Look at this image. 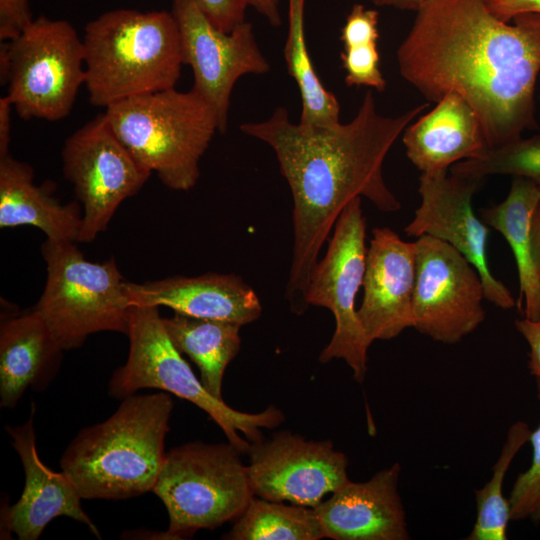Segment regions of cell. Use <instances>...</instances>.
Returning a JSON list of instances; mask_svg holds the SVG:
<instances>
[{
  "mask_svg": "<svg viewBox=\"0 0 540 540\" xmlns=\"http://www.w3.org/2000/svg\"><path fill=\"white\" fill-rule=\"evenodd\" d=\"M397 50L401 76L427 100L454 92L476 111L488 149L537 127L540 14L509 22L486 0H424Z\"/></svg>",
  "mask_w": 540,
  "mask_h": 540,
  "instance_id": "cell-1",
  "label": "cell"
},
{
  "mask_svg": "<svg viewBox=\"0 0 540 540\" xmlns=\"http://www.w3.org/2000/svg\"><path fill=\"white\" fill-rule=\"evenodd\" d=\"M427 107L385 116L367 91L354 118L344 124L293 123L280 106L265 121L240 125L245 135L272 148L292 194L293 247L285 297L293 312L308 307L306 290L318 255L354 198L365 197L383 212L401 208L385 183L383 163L397 138Z\"/></svg>",
  "mask_w": 540,
  "mask_h": 540,
  "instance_id": "cell-2",
  "label": "cell"
},
{
  "mask_svg": "<svg viewBox=\"0 0 540 540\" xmlns=\"http://www.w3.org/2000/svg\"><path fill=\"white\" fill-rule=\"evenodd\" d=\"M173 407L164 391L135 393L106 420L81 429L60 459L81 498L123 500L152 491Z\"/></svg>",
  "mask_w": 540,
  "mask_h": 540,
  "instance_id": "cell-3",
  "label": "cell"
},
{
  "mask_svg": "<svg viewBox=\"0 0 540 540\" xmlns=\"http://www.w3.org/2000/svg\"><path fill=\"white\" fill-rule=\"evenodd\" d=\"M82 41L84 85L94 106L175 88L181 76V38L172 12L107 11L87 23Z\"/></svg>",
  "mask_w": 540,
  "mask_h": 540,
  "instance_id": "cell-4",
  "label": "cell"
},
{
  "mask_svg": "<svg viewBox=\"0 0 540 540\" xmlns=\"http://www.w3.org/2000/svg\"><path fill=\"white\" fill-rule=\"evenodd\" d=\"M104 113L134 158L166 187L196 185L200 160L219 131L215 111L199 93L171 88L125 99Z\"/></svg>",
  "mask_w": 540,
  "mask_h": 540,
  "instance_id": "cell-5",
  "label": "cell"
},
{
  "mask_svg": "<svg viewBox=\"0 0 540 540\" xmlns=\"http://www.w3.org/2000/svg\"><path fill=\"white\" fill-rule=\"evenodd\" d=\"M127 337V360L108 382L111 397L122 400L146 388L169 392L205 411L241 453L249 452L250 442L262 440V428L271 429L284 421L276 407L241 412L210 394L172 343L158 307L131 306Z\"/></svg>",
  "mask_w": 540,
  "mask_h": 540,
  "instance_id": "cell-6",
  "label": "cell"
},
{
  "mask_svg": "<svg viewBox=\"0 0 540 540\" xmlns=\"http://www.w3.org/2000/svg\"><path fill=\"white\" fill-rule=\"evenodd\" d=\"M77 242L46 239L41 254L47 277L35 306L64 350L98 332L127 336L130 305L114 259L87 260Z\"/></svg>",
  "mask_w": 540,
  "mask_h": 540,
  "instance_id": "cell-7",
  "label": "cell"
},
{
  "mask_svg": "<svg viewBox=\"0 0 540 540\" xmlns=\"http://www.w3.org/2000/svg\"><path fill=\"white\" fill-rule=\"evenodd\" d=\"M241 452L231 443L193 441L166 452L152 489L169 516L172 539L237 519L254 492Z\"/></svg>",
  "mask_w": 540,
  "mask_h": 540,
  "instance_id": "cell-8",
  "label": "cell"
},
{
  "mask_svg": "<svg viewBox=\"0 0 540 540\" xmlns=\"http://www.w3.org/2000/svg\"><path fill=\"white\" fill-rule=\"evenodd\" d=\"M82 38L66 20L44 15L0 48L1 84L18 116L57 121L71 112L85 84Z\"/></svg>",
  "mask_w": 540,
  "mask_h": 540,
  "instance_id": "cell-9",
  "label": "cell"
},
{
  "mask_svg": "<svg viewBox=\"0 0 540 540\" xmlns=\"http://www.w3.org/2000/svg\"><path fill=\"white\" fill-rule=\"evenodd\" d=\"M365 239L366 221L361 197H357L339 215L326 254L311 272L305 296L307 306L327 308L335 318V331L319 360L343 359L358 383L366 377L371 345L355 307L365 274Z\"/></svg>",
  "mask_w": 540,
  "mask_h": 540,
  "instance_id": "cell-10",
  "label": "cell"
},
{
  "mask_svg": "<svg viewBox=\"0 0 540 540\" xmlns=\"http://www.w3.org/2000/svg\"><path fill=\"white\" fill-rule=\"evenodd\" d=\"M61 157L64 177L82 207L79 242H91L106 231L120 204L152 174L119 140L105 113L72 133Z\"/></svg>",
  "mask_w": 540,
  "mask_h": 540,
  "instance_id": "cell-11",
  "label": "cell"
},
{
  "mask_svg": "<svg viewBox=\"0 0 540 540\" xmlns=\"http://www.w3.org/2000/svg\"><path fill=\"white\" fill-rule=\"evenodd\" d=\"M415 245L412 328L436 342L456 344L485 320L482 279L450 244L422 235Z\"/></svg>",
  "mask_w": 540,
  "mask_h": 540,
  "instance_id": "cell-12",
  "label": "cell"
},
{
  "mask_svg": "<svg viewBox=\"0 0 540 540\" xmlns=\"http://www.w3.org/2000/svg\"><path fill=\"white\" fill-rule=\"evenodd\" d=\"M171 12L179 28L184 64L193 71L192 89L211 105L219 132L225 133L236 81L246 74H265L270 64L249 22L224 32L209 20L197 0H172Z\"/></svg>",
  "mask_w": 540,
  "mask_h": 540,
  "instance_id": "cell-13",
  "label": "cell"
},
{
  "mask_svg": "<svg viewBox=\"0 0 540 540\" xmlns=\"http://www.w3.org/2000/svg\"><path fill=\"white\" fill-rule=\"evenodd\" d=\"M481 180L452 174L449 170L421 173L420 205L404 228L406 235H429L458 250L478 271L485 299L509 310L517 305L509 289L491 273L487 245L489 227L473 210V196Z\"/></svg>",
  "mask_w": 540,
  "mask_h": 540,
  "instance_id": "cell-14",
  "label": "cell"
},
{
  "mask_svg": "<svg viewBox=\"0 0 540 540\" xmlns=\"http://www.w3.org/2000/svg\"><path fill=\"white\" fill-rule=\"evenodd\" d=\"M248 473L254 495L315 507L347 483L348 459L331 441L306 440L288 431L253 443Z\"/></svg>",
  "mask_w": 540,
  "mask_h": 540,
  "instance_id": "cell-15",
  "label": "cell"
},
{
  "mask_svg": "<svg viewBox=\"0 0 540 540\" xmlns=\"http://www.w3.org/2000/svg\"><path fill=\"white\" fill-rule=\"evenodd\" d=\"M415 277V242L404 241L388 227L374 228L357 310L370 343L393 339L413 327Z\"/></svg>",
  "mask_w": 540,
  "mask_h": 540,
  "instance_id": "cell-16",
  "label": "cell"
},
{
  "mask_svg": "<svg viewBox=\"0 0 540 540\" xmlns=\"http://www.w3.org/2000/svg\"><path fill=\"white\" fill-rule=\"evenodd\" d=\"M35 404L29 418L21 425L6 430L17 452L25 474V485L19 500L1 512V538L13 532L20 540H36L50 521L67 516L85 524L98 538L100 532L81 507V496L63 472L49 469L40 459L34 429Z\"/></svg>",
  "mask_w": 540,
  "mask_h": 540,
  "instance_id": "cell-17",
  "label": "cell"
},
{
  "mask_svg": "<svg viewBox=\"0 0 540 540\" xmlns=\"http://www.w3.org/2000/svg\"><path fill=\"white\" fill-rule=\"evenodd\" d=\"M401 465L394 463L369 480H349L314 509L325 537L334 540H409L399 493Z\"/></svg>",
  "mask_w": 540,
  "mask_h": 540,
  "instance_id": "cell-18",
  "label": "cell"
},
{
  "mask_svg": "<svg viewBox=\"0 0 540 540\" xmlns=\"http://www.w3.org/2000/svg\"><path fill=\"white\" fill-rule=\"evenodd\" d=\"M125 293L130 306H165L183 315L241 326L254 322L262 314L256 292L236 274L211 272L143 283L126 281Z\"/></svg>",
  "mask_w": 540,
  "mask_h": 540,
  "instance_id": "cell-19",
  "label": "cell"
},
{
  "mask_svg": "<svg viewBox=\"0 0 540 540\" xmlns=\"http://www.w3.org/2000/svg\"><path fill=\"white\" fill-rule=\"evenodd\" d=\"M63 351L34 308L1 318L0 406L13 409L26 389L45 390L60 370Z\"/></svg>",
  "mask_w": 540,
  "mask_h": 540,
  "instance_id": "cell-20",
  "label": "cell"
},
{
  "mask_svg": "<svg viewBox=\"0 0 540 540\" xmlns=\"http://www.w3.org/2000/svg\"><path fill=\"white\" fill-rule=\"evenodd\" d=\"M436 103L402 133L406 155L421 173L449 170L488 149L479 117L462 96L451 92Z\"/></svg>",
  "mask_w": 540,
  "mask_h": 540,
  "instance_id": "cell-21",
  "label": "cell"
},
{
  "mask_svg": "<svg viewBox=\"0 0 540 540\" xmlns=\"http://www.w3.org/2000/svg\"><path fill=\"white\" fill-rule=\"evenodd\" d=\"M29 225L46 239L79 242L82 207L77 201L61 203L51 187L36 185L34 171L11 155L0 157V228Z\"/></svg>",
  "mask_w": 540,
  "mask_h": 540,
  "instance_id": "cell-22",
  "label": "cell"
},
{
  "mask_svg": "<svg viewBox=\"0 0 540 540\" xmlns=\"http://www.w3.org/2000/svg\"><path fill=\"white\" fill-rule=\"evenodd\" d=\"M539 198V184L514 177L506 198L481 212L483 222L506 239L514 254L519 280L517 307L532 320L540 318V277L531 249V220Z\"/></svg>",
  "mask_w": 540,
  "mask_h": 540,
  "instance_id": "cell-23",
  "label": "cell"
},
{
  "mask_svg": "<svg viewBox=\"0 0 540 540\" xmlns=\"http://www.w3.org/2000/svg\"><path fill=\"white\" fill-rule=\"evenodd\" d=\"M162 321L174 346L199 368L200 381L206 390L223 400L224 372L240 350L242 326L176 312L171 317H162Z\"/></svg>",
  "mask_w": 540,
  "mask_h": 540,
  "instance_id": "cell-24",
  "label": "cell"
},
{
  "mask_svg": "<svg viewBox=\"0 0 540 540\" xmlns=\"http://www.w3.org/2000/svg\"><path fill=\"white\" fill-rule=\"evenodd\" d=\"M305 0H288V33L284 58L288 73L301 96L299 123L304 126H332L340 123V104L314 70L305 39Z\"/></svg>",
  "mask_w": 540,
  "mask_h": 540,
  "instance_id": "cell-25",
  "label": "cell"
},
{
  "mask_svg": "<svg viewBox=\"0 0 540 540\" xmlns=\"http://www.w3.org/2000/svg\"><path fill=\"white\" fill-rule=\"evenodd\" d=\"M325 537L316 510L252 498L232 529L229 540H319Z\"/></svg>",
  "mask_w": 540,
  "mask_h": 540,
  "instance_id": "cell-26",
  "label": "cell"
},
{
  "mask_svg": "<svg viewBox=\"0 0 540 540\" xmlns=\"http://www.w3.org/2000/svg\"><path fill=\"white\" fill-rule=\"evenodd\" d=\"M531 431L522 420L510 425L500 454L492 466L489 481L474 491L476 518L466 540L507 539L510 508L508 498L503 494V483L517 453L529 442Z\"/></svg>",
  "mask_w": 540,
  "mask_h": 540,
  "instance_id": "cell-27",
  "label": "cell"
},
{
  "mask_svg": "<svg viewBox=\"0 0 540 540\" xmlns=\"http://www.w3.org/2000/svg\"><path fill=\"white\" fill-rule=\"evenodd\" d=\"M452 174L483 180L490 175H511L540 185V135L522 136L481 155L460 161L449 169Z\"/></svg>",
  "mask_w": 540,
  "mask_h": 540,
  "instance_id": "cell-28",
  "label": "cell"
},
{
  "mask_svg": "<svg viewBox=\"0 0 540 540\" xmlns=\"http://www.w3.org/2000/svg\"><path fill=\"white\" fill-rule=\"evenodd\" d=\"M536 380L540 400V379ZM529 442L532 459L527 470L520 473L512 486L508 502L510 521L540 522V424L531 431Z\"/></svg>",
  "mask_w": 540,
  "mask_h": 540,
  "instance_id": "cell-29",
  "label": "cell"
},
{
  "mask_svg": "<svg viewBox=\"0 0 540 540\" xmlns=\"http://www.w3.org/2000/svg\"><path fill=\"white\" fill-rule=\"evenodd\" d=\"M340 58L347 86H366L379 92L386 89L387 83L379 68L377 42L344 47Z\"/></svg>",
  "mask_w": 540,
  "mask_h": 540,
  "instance_id": "cell-30",
  "label": "cell"
},
{
  "mask_svg": "<svg viewBox=\"0 0 540 540\" xmlns=\"http://www.w3.org/2000/svg\"><path fill=\"white\" fill-rule=\"evenodd\" d=\"M379 13L356 3L352 6L341 29L343 47L377 42Z\"/></svg>",
  "mask_w": 540,
  "mask_h": 540,
  "instance_id": "cell-31",
  "label": "cell"
},
{
  "mask_svg": "<svg viewBox=\"0 0 540 540\" xmlns=\"http://www.w3.org/2000/svg\"><path fill=\"white\" fill-rule=\"evenodd\" d=\"M209 20L220 30L231 32L245 22L248 7L244 0H197Z\"/></svg>",
  "mask_w": 540,
  "mask_h": 540,
  "instance_id": "cell-32",
  "label": "cell"
},
{
  "mask_svg": "<svg viewBox=\"0 0 540 540\" xmlns=\"http://www.w3.org/2000/svg\"><path fill=\"white\" fill-rule=\"evenodd\" d=\"M29 0H0V39L19 35L32 21Z\"/></svg>",
  "mask_w": 540,
  "mask_h": 540,
  "instance_id": "cell-33",
  "label": "cell"
},
{
  "mask_svg": "<svg viewBox=\"0 0 540 540\" xmlns=\"http://www.w3.org/2000/svg\"><path fill=\"white\" fill-rule=\"evenodd\" d=\"M516 330L525 339L528 347V370L535 379H540V318L523 317L515 321Z\"/></svg>",
  "mask_w": 540,
  "mask_h": 540,
  "instance_id": "cell-34",
  "label": "cell"
},
{
  "mask_svg": "<svg viewBox=\"0 0 540 540\" xmlns=\"http://www.w3.org/2000/svg\"><path fill=\"white\" fill-rule=\"evenodd\" d=\"M486 5L495 17L505 22L523 13L540 14V0H486Z\"/></svg>",
  "mask_w": 540,
  "mask_h": 540,
  "instance_id": "cell-35",
  "label": "cell"
},
{
  "mask_svg": "<svg viewBox=\"0 0 540 540\" xmlns=\"http://www.w3.org/2000/svg\"><path fill=\"white\" fill-rule=\"evenodd\" d=\"M13 105L7 95L0 98V157L9 154L11 140V112Z\"/></svg>",
  "mask_w": 540,
  "mask_h": 540,
  "instance_id": "cell-36",
  "label": "cell"
},
{
  "mask_svg": "<svg viewBox=\"0 0 540 540\" xmlns=\"http://www.w3.org/2000/svg\"><path fill=\"white\" fill-rule=\"evenodd\" d=\"M248 6L253 7L263 15L273 27L282 24L279 0H244Z\"/></svg>",
  "mask_w": 540,
  "mask_h": 540,
  "instance_id": "cell-37",
  "label": "cell"
},
{
  "mask_svg": "<svg viewBox=\"0 0 540 540\" xmlns=\"http://www.w3.org/2000/svg\"><path fill=\"white\" fill-rule=\"evenodd\" d=\"M531 249L534 265L540 277V198L531 220Z\"/></svg>",
  "mask_w": 540,
  "mask_h": 540,
  "instance_id": "cell-38",
  "label": "cell"
},
{
  "mask_svg": "<svg viewBox=\"0 0 540 540\" xmlns=\"http://www.w3.org/2000/svg\"><path fill=\"white\" fill-rule=\"evenodd\" d=\"M376 6L416 11L424 0H371Z\"/></svg>",
  "mask_w": 540,
  "mask_h": 540,
  "instance_id": "cell-39",
  "label": "cell"
},
{
  "mask_svg": "<svg viewBox=\"0 0 540 540\" xmlns=\"http://www.w3.org/2000/svg\"><path fill=\"white\" fill-rule=\"evenodd\" d=\"M539 98H540V92H539Z\"/></svg>",
  "mask_w": 540,
  "mask_h": 540,
  "instance_id": "cell-40",
  "label": "cell"
}]
</instances>
